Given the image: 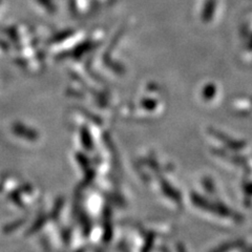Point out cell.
I'll list each match as a JSON object with an SVG mask.
<instances>
[{
    "label": "cell",
    "mask_w": 252,
    "mask_h": 252,
    "mask_svg": "<svg viewBox=\"0 0 252 252\" xmlns=\"http://www.w3.org/2000/svg\"><path fill=\"white\" fill-rule=\"evenodd\" d=\"M23 222H25V220H16V222H14L13 224H11V225H7L6 227H5V231L6 232H11V231H13L14 229H16V228H18V226H20Z\"/></svg>",
    "instance_id": "7a4b0ae2"
},
{
    "label": "cell",
    "mask_w": 252,
    "mask_h": 252,
    "mask_svg": "<svg viewBox=\"0 0 252 252\" xmlns=\"http://www.w3.org/2000/svg\"><path fill=\"white\" fill-rule=\"evenodd\" d=\"M13 130H14V132L16 133V135H18V136H20L22 138H26L28 140L33 141V140H37L39 138L38 133L35 130L30 129V128L26 127V126H23V125H21L19 123L14 124Z\"/></svg>",
    "instance_id": "6da1fadb"
},
{
    "label": "cell",
    "mask_w": 252,
    "mask_h": 252,
    "mask_svg": "<svg viewBox=\"0 0 252 252\" xmlns=\"http://www.w3.org/2000/svg\"><path fill=\"white\" fill-rule=\"evenodd\" d=\"M38 2L42 4V5H44L49 11H53V9H54V6H53V4H52L50 0H38Z\"/></svg>",
    "instance_id": "3957f363"
}]
</instances>
